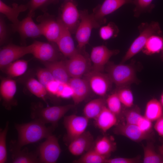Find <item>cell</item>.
Listing matches in <instances>:
<instances>
[{"label":"cell","instance_id":"4fadbf2b","mask_svg":"<svg viewBox=\"0 0 163 163\" xmlns=\"http://www.w3.org/2000/svg\"><path fill=\"white\" fill-rule=\"evenodd\" d=\"M37 21L41 32L43 36L49 42L56 43L59 37L60 30L59 21L52 16L46 13L39 16Z\"/></svg>","mask_w":163,"mask_h":163},{"label":"cell","instance_id":"f6af8a7d","mask_svg":"<svg viewBox=\"0 0 163 163\" xmlns=\"http://www.w3.org/2000/svg\"><path fill=\"white\" fill-rule=\"evenodd\" d=\"M8 37V30L5 21L1 17L0 18V43L3 44L6 41Z\"/></svg>","mask_w":163,"mask_h":163},{"label":"cell","instance_id":"4dcf8cb0","mask_svg":"<svg viewBox=\"0 0 163 163\" xmlns=\"http://www.w3.org/2000/svg\"><path fill=\"white\" fill-rule=\"evenodd\" d=\"M26 85L30 92L45 101L47 92L45 87L38 80L33 78H30L27 82Z\"/></svg>","mask_w":163,"mask_h":163},{"label":"cell","instance_id":"6da1fadb","mask_svg":"<svg viewBox=\"0 0 163 163\" xmlns=\"http://www.w3.org/2000/svg\"><path fill=\"white\" fill-rule=\"evenodd\" d=\"M15 126L18 139L12 144L11 151L20 149L25 145L46 139L52 134L55 128L52 125L47 127L45 124L37 120L27 123L16 124Z\"/></svg>","mask_w":163,"mask_h":163},{"label":"cell","instance_id":"7dc6e473","mask_svg":"<svg viewBox=\"0 0 163 163\" xmlns=\"http://www.w3.org/2000/svg\"><path fill=\"white\" fill-rule=\"evenodd\" d=\"M154 128L159 135L163 137V113L156 120Z\"/></svg>","mask_w":163,"mask_h":163},{"label":"cell","instance_id":"7a4b0ae2","mask_svg":"<svg viewBox=\"0 0 163 163\" xmlns=\"http://www.w3.org/2000/svg\"><path fill=\"white\" fill-rule=\"evenodd\" d=\"M139 34L131 45L123 57V63L142 50L145 44L152 35L162 33L159 23L153 21L149 23H142L139 27Z\"/></svg>","mask_w":163,"mask_h":163},{"label":"cell","instance_id":"f35d334b","mask_svg":"<svg viewBox=\"0 0 163 163\" xmlns=\"http://www.w3.org/2000/svg\"><path fill=\"white\" fill-rule=\"evenodd\" d=\"M9 122L7 121L3 129L0 131V163H5L7 160L6 136L8 129Z\"/></svg>","mask_w":163,"mask_h":163},{"label":"cell","instance_id":"cb8c5ba5","mask_svg":"<svg viewBox=\"0 0 163 163\" xmlns=\"http://www.w3.org/2000/svg\"><path fill=\"white\" fill-rule=\"evenodd\" d=\"M17 91L16 82L10 78L2 80L0 85V93L3 102L9 109L12 102Z\"/></svg>","mask_w":163,"mask_h":163},{"label":"cell","instance_id":"f1b7e54d","mask_svg":"<svg viewBox=\"0 0 163 163\" xmlns=\"http://www.w3.org/2000/svg\"><path fill=\"white\" fill-rule=\"evenodd\" d=\"M163 107L157 99H151L146 104L144 116L152 122L156 121L163 113Z\"/></svg>","mask_w":163,"mask_h":163},{"label":"cell","instance_id":"f907efd6","mask_svg":"<svg viewBox=\"0 0 163 163\" xmlns=\"http://www.w3.org/2000/svg\"><path fill=\"white\" fill-rule=\"evenodd\" d=\"M162 51H163V49H162Z\"/></svg>","mask_w":163,"mask_h":163},{"label":"cell","instance_id":"1f68e13d","mask_svg":"<svg viewBox=\"0 0 163 163\" xmlns=\"http://www.w3.org/2000/svg\"><path fill=\"white\" fill-rule=\"evenodd\" d=\"M144 157L143 163H163V157L155 151L153 144L152 142L147 143L143 146Z\"/></svg>","mask_w":163,"mask_h":163},{"label":"cell","instance_id":"d6a6232c","mask_svg":"<svg viewBox=\"0 0 163 163\" xmlns=\"http://www.w3.org/2000/svg\"><path fill=\"white\" fill-rule=\"evenodd\" d=\"M105 157L100 155L93 148L86 152L78 159L74 161L76 163H105Z\"/></svg>","mask_w":163,"mask_h":163},{"label":"cell","instance_id":"ac0fdd59","mask_svg":"<svg viewBox=\"0 0 163 163\" xmlns=\"http://www.w3.org/2000/svg\"><path fill=\"white\" fill-rule=\"evenodd\" d=\"M94 142L91 133L89 131H85L69 143L68 150L74 155H80L91 149Z\"/></svg>","mask_w":163,"mask_h":163},{"label":"cell","instance_id":"836d02e7","mask_svg":"<svg viewBox=\"0 0 163 163\" xmlns=\"http://www.w3.org/2000/svg\"><path fill=\"white\" fill-rule=\"evenodd\" d=\"M119 30L117 26L113 23L110 22L107 25L101 27L99 31V34L103 40H106L116 37Z\"/></svg>","mask_w":163,"mask_h":163},{"label":"cell","instance_id":"ba28073f","mask_svg":"<svg viewBox=\"0 0 163 163\" xmlns=\"http://www.w3.org/2000/svg\"><path fill=\"white\" fill-rule=\"evenodd\" d=\"M40 163H55L61 153V149L57 138L52 134L46 138L38 149Z\"/></svg>","mask_w":163,"mask_h":163},{"label":"cell","instance_id":"8992f818","mask_svg":"<svg viewBox=\"0 0 163 163\" xmlns=\"http://www.w3.org/2000/svg\"><path fill=\"white\" fill-rule=\"evenodd\" d=\"M89 120L84 116L72 114L65 117L63 124L66 132L65 141L69 144L86 131Z\"/></svg>","mask_w":163,"mask_h":163},{"label":"cell","instance_id":"f546056e","mask_svg":"<svg viewBox=\"0 0 163 163\" xmlns=\"http://www.w3.org/2000/svg\"><path fill=\"white\" fill-rule=\"evenodd\" d=\"M28 66V61L24 59L16 60L7 66L5 72L10 78L18 77L24 74Z\"/></svg>","mask_w":163,"mask_h":163},{"label":"cell","instance_id":"8d00e7d4","mask_svg":"<svg viewBox=\"0 0 163 163\" xmlns=\"http://www.w3.org/2000/svg\"><path fill=\"white\" fill-rule=\"evenodd\" d=\"M59 0H30L27 4L28 15L33 16L34 11L38 9L45 10L47 7L52 4L57 3Z\"/></svg>","mask_w":163,"mask_h":163},{"label":"cell","instance_id":"4316f807","mask_svg":"<svg viewBox=\"0 0 163 163\" xmlns=\"http://www.w3.org/2000/svg\"><path fill=\"white\" fill-rule=\"evenodd\" d=\"M163 48V36L162 33L154 34L147 41L142 50L147 55L159 53Z\"/></svg>","mask_w":163,"mask_h":163},{"label":"cell","instance_id":"ee69618b","mask_svg":"<svg viewBox=\"0 0 163 163\" xmlns=\"http://www.w3.org/2000/svg\"><path fill=\"white\" fill-rule=\"evenodd\" d=\"M139 162V159L134 158H107L105 163H136Z\"/></svg>","mask_w":163,"mask_h":163},{"label":"cell","instance_id":"484cf974","mask_svg":"<svg viewBox=\"0 0 163 163\" xmlns=\"http://www.w3.org/2000/svg\"><path fill=\"white\" fill-rule=\"evenodd\" d=\"M94 145L93 149L107 158L115 150L116 145L113 140L107 136H104L99 139Z\"/></svg>","mask_w":163,"mask_h":163},{"label":"cell","instance_id":"ffe728a7","mask_svg":"<svg viewBox=\"0 0 163 163\" xmlns=\"http://www.w3.org/2000/svg\"><path fill=\"white\" fill-rule=\"evenodd\" d=\"M68 83L72 91V98L75 105L84 100L91 91L87 81L84 78H71Z\"/></svg>","mask_w":163,"mask_h":163},{"label":"cell","instance_id":"277c9868","mask_svg":"<svg viewBox=\"0 0 163 163\" xmlns=\"http://www.w3.org/2000/svg\"><path fill=\"white\" fill-rule=\"evenodd\" d=\"M106 70L112 83L118 88L128 87L136 81L135 70L130 65L110 63Z\"/></svg>","mask_w":163,"mask_h":163},{"label":"cell","instance_id":"7c38bea8","mask_svg":"<svg viewBox=\"0 0 163 163\" xmlns=\"http://www.w3.org/2000/svg\"><path fill=\"white\" fill-rule=\"evenodd\" d=\"M30 44L20 46L9 44L2 48L0 51V68H5L11 63L29 54H31Z\"/></svg>","mask_w":163,"mask_h":163},{"label":"cell","instance_id":"d6986e66","mask_svg":"<svg viewBox=\"0 0 163 163\" xmlns=\"http://www.w3.org/2000/svg\"><path fill=\"white\" fill-rule=\"evenodd\" d=\"M117 134L125 136L136 142H139L150 138L149 133L142 131L136 125L125 124H117L114 129Z\"/></svg>","mask_w":163,"mask_h":163},{"label":"cell","instance_id":"9c48e42d","mask_svg":"<svg viewBox=\"0 0 163 163\" xmlns=\"http://www.w3.org/2000/svg\"><path fill=\"white\" fill-rule=\"evenodd\" d=\"M59 18L72 34L75 33L80 19L76 2L73 0H65L61 6Z\"/></svg>","mask_w":163,"mask_h":163},{"label":"cell","instance_id":"d590c367","mask_svg":"<svg viewBox=\"0 0 163 163\" xmlns=\"http://www.w3.org/2000/svg\"><path fill=\"white\" fill-rule=\"evenodd\" d=\"M106 101V106L111 111L117 116L120 114L122 104L116 92L110 95Z\"/></svg>","mask_w":163,"mask_h":163},{"label":"cell","instance_id":"2e32d148","mask_svg":"<svg viewBox=\"0 0 163 163\" xmlns=\"http://www.w3.org/2000/svg\"><path fill=\"white\" fill-rule=\"evenodd\" d=\"M133 3L132 0H105L93 10L95 19L101 24L106 21L105 16L113 12L126 4Z\"/></svg>","mask_w":163,"mask_h":163},{"label":"cell","instance_id":"30bf717a","mask_svg":"<svg viewBox=\"0 0 163 163\" xmlns=\"http://www.w3.org/2000/svg\"><path fill=\"white\" fill-rule=\"evenodd\" d=\"M79 50L65 61L68 73L71 78H81L89 69L88 59L86 55Z\"/></svg>","mask_w":163,"mask_h":163},{"label":"cell","instance_id":"b9f144b4","mask_svg":"<svg viewBox=\"0 0 163 163\" xmlns=\"http://www.w3.org/2000/svg\"><path fill=\"white\" fill-rule=\"evenodd\" d=\"M72 92L68 83L59 82L57 92L56 96L64 99L72 98Z\"/></svg>","mask_w":163,"mask_h":163},{"label":"cell","instance_id":"c3c4849f","mask_svg":"<svg viewBox=\"0 0 163 163\" xmlns=\"http://www.w3.org/2000/svg\"><path fill=\"white\" fill-rule=\"evenodd\" d=\"M158 150L160 154L163 156V144L159 146Z\"/></svg>","mask_w":163,"mask_h":163},{"label":"cell","instance_id":"3957f363","mask_svg":"<svg viewBox=\"0 0 163 163\" xmlns=\"http://www.w3.org/2000/svg\"><path fill=\"white\" fill-rule=\"evenodd\" d=\"M80 21L75 34L77 49L81 50L88 44L92 29L100 27L102 24L93 13L89 14L87 10L80 11Z\"/></svg>","mask_w":163,"mask_h":163},{"label":"cell","instance_id":"e0dca14e","mask_svg":"<svg viewBox=\"0 0 163 163\" xmlns=\"http://www.w3.org/2000/svg\"><path fill=\"white\" fill-rule=\"evenodd\" d=\"M32 17L28 15L26 17L20 21L13 30L19 33L23 41H25L27 38H35L42 35L40 27L38 24L34 22Z\"/></svg>","mask_w":163,"mask_h":163},{"label":"cell","instance_id":"5b68a950","mask_svg":"<svg viewBox=\"0 0 163 163\" xmlns=\"http://www.w3.org/2000/svg\"><path fill=\"white\" fill-rule=\"evenodd\" d=\"M72 104L47 107L33 110L31 116L44 124L50 123L54 127L59 121L69 110L74 107Z\"/></svg>","mask_w":163,"mask_h":163},{"label":"cell","instance_id":"bcb514c9","mask_svg":"<svg viewBox=\"0 0 163 163\" xmlns=\"http://www.w3.org/2000/svg\"><path fill=\"white\" fill-rule=\"evenodd\" d=\"M59 83V82L55 80L49 83L45 87L47 92L56 96Z\"/></svg>","mask_w":163,"mask_h":163},{"label":"cell","instance_id":"7402d4cb","mask_svg":"<svg viewBox=\"0 0 163 163\" xmlns=\"http://www.w3.org/2000/svg\"><path fill=\"white\" fill-rule=\"evenodd\" d=\"M43 63L51 72L55 80L63 83L69 82L71 77L67 72L65 61L43 62Z\"/></svg>","mask_w":163,"mask_h":163},{"label":"cell","instance_id":"44dd1931","mask_svg":"<svg viewBox=\"0 0 163 163\" xmlns=\"http://www.w3.org/2000/svg\"><path fill=\"white\" fill-rule=\"evenodd\" d=\"M28 9L27 4L19 5L14 3L10 6L0 0V12L11 22L13 30L20 21L18 19L20 14L26 11Z\"/></svg>","mask_w":163,"mask_h":163},{"label":"cell","instance_id":"83f0119b","mask_svg":"<svg viewBox=\"0 0 163 163\" xmlns=\"http://www.w3.org/2000/svg\"><path fill=\"white\" fill-rule=\"evenodd\" d=\"M12 162L13 163H40L38 154L30 152L26 148L11 151Z\"/></svg>","mask_w":163,"mask_h":163},{"label":"cell","instance_id":"d4e9b609","mask_svg":"<svg viewBox=\"0 0 163 163\" xmlns=\"http://www.w3.org/2000/svg\"><path fill=\"white\" fill-rule=\"evenodd\" d=\"M106 105V99L98 98L88 102L83 109L84 116L89 120L94 119Z\"/></svg>","mask_w":163,"mask_h":163},{"label":"cell","instance_id":"603a6c76","mask_svg":"<svg viewBox=\"0 0 163 163\" xmlns=\"http://www.w3.org/2000/svg\"><path fill=\"white\" fill-rule=\"evenodd\" d=\"M94 120L95 126L102 132H106L117 125V116L111 111L106 105Z\"/></svg>","mask_w":163,"mask_h":163},{"label":"cell","instance_id":"681fc988","mask_svg":"<svg viewBox=\"0 0 163 163\" xmlns=\"http://www.w3.org/2000/svg\"><path fill=\"white\" fill-rule=\"evenodd\" d=\"M160 102L162 106H163V93H162V94H161L160 99Z\"/></svg>","mask_w":163,"mask_h":163},{"label":"cell","instance_id":"9a60e30c","mask_svg":"<svg viewBox=\"0 0 163 163\" xmlns=\"http://www.w3.org/2000/svg\"><path fill=\"white\" fill-rule=\"evenodd\" d=\"M57 19L60 24V30L56 44L62 54L69 58L76 53L78 49L75 46L71 32L63 24L60 18Z\"/></svg>","mask_w":163,"mask_h":163},{"label":"cell","instance_id":"7bdbcfd3","mask_svg":"<svg viewBox=\"0 0 163 163\" xmlns=\"http://www.w3.org/2000/svg\"><path fill=\"white\" fill-rule=\"evenodd\" d=\"M152 121L142 116L139 120L137 125L143 132L149 133L152 128Z\"/></svg>","mask_w":163,"mask_h":163},{"label":"cell","instance_id":"52a82bcc","mask_svg":"<svg viewBox=\"0 0 163 163\" xmlns=\"http://www.w3.org/2000/svg\"><path fill=\"white\" fill-rule=\"evenodd\" d=\"M91 90L101 97L104 96L111 87L112 82L107 74L90 70L84 75Z\"/></svg>","mask_w":163,"mask_h":163},{"label":"cell","instance_id":"e575fe53","mask_svg":"<svg viewBox=\"0 0 163 163\" xmlns=\"http://www.w3.org/2000/svg\"><path fill=\"white\" fill-rule=\"evenodd\" d=\"M116 92L122 104L130 108L133 105V96L131 90L128 87L118 88Z\"/></svg>","mask_w":163,"mask_h":163},{"label":"cell","instance_id":"8fae6325","mask_svg":"<svg viewBox=\"0 0 163 163\" xmlns=\"http://www.w3.org/2000/svg\"><path fill=\"white\" fill-rule=\"evenodd\" d=\"M54 43L35 41L30 44L31 54L43 62L58 60L59 50L53 44Z\"/></svg>","mask_w":163,"mask_h":163},{"label":"cell","instance_id":"60d3db41","mask_svg":"<svg viewBox=\"0 0 163 163\" xmlns=\"http://www.w3.org/2000/svg\"><path fill=\"white\" fill-rule=\"evenodd\" d=\"M36 74L37 80L45 87L49 83L55 80L51 72L46 68L38 69Z\"/></svg>","mask_w":163,"mask_h":163},{"label":"cell","instance_id":"ab89813d","mask_svg":"<svg viewBox=\"0 0 163 163\" xmlns=\"http://www.w3.org/2000/svg\"><path fill=\"white\" fill-rule=\"evenodd\" d=\"M126 123L137 125V122L141 117L140 110L138 107L129 109L125 112Z\"/></svg>","mask_w":163,"mask_h":163},{"label":"cell","instance_id":"5bb4252c","mask_svg":"<svg viewBox=\"0 0 163 163\" xmlns=\"http://www.w3.org/2000/svg\"><path fill=\"white\" fill-rule=\"evenodd\" d=\"M119 52L118 50H110L104 45L93 47L90 56V60L92 63V69L103 72L110 58Z\"/></svg>","mask_w":163,"mask_h":163},{"label":"cell","instance_id":"74e56055","mask_svg":"<svg viewBox=\"0 0 163 163\" xmlns=\"http://www.w3.org/2000/svg\"><path fill=\"white\" fill-rule=\"evenodd\" d=\"M153 0H134L133 3L135 5L134 10V16L138 17L141 13L151 11L155 5L152 4Z\"/></svg>","mask_w":163,"mask_h":163}]
</instances>
